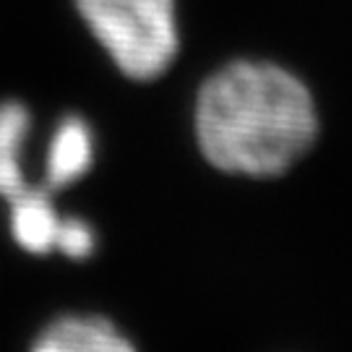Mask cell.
Segmentation results:
<instances>
[{
  "label": "cell",
  "mask_w": 352,
  "mask_h": 352,
  "mask_svg": "<svg viewBox=\"0 0 352 352\" xmlns=\"http://www.w3.org/2000/svg\"><path fill=\"white\" fill-rule=\"evenodd\" d=\"M11 235L19 248L34 256H45V253L55 251V240H58V230L63 217L58 214L55 204H52V193L39 188L21 190L19 196H13L11 201Z\"/></svg>",
  "instance_id": "cell-5"
},
{
  "label": "cell",
  "mask_w": 352,
  "mask_h": 352,
  "mask_svg": "<svg viewBox=\"0 0 352 352\" xmlns=\"http://www.w3.org/2000/svg\"><path fill=\"white\" fill-rule=\"evenodd\" d=\"M76 8L120 74L133 81L160 78L177 58L175 0H76Z\"/></svg>",
  "instance_id": "cell-2"
},
{
  "label": "cell",
  "mask_w": 352,
  "mask_h": 352,
  "mask_svg": "<svg viewBox=\"0 0 352 352\" xmlns=\"http://www.w3.org/2000/svg\"><path fill=\"white\" fill-rule=\"evenodd\" d=\"M199 149L222 173L269 177L314 146L318 113L295 74L266 60H235L212 74L196 97Z\"/></svg>",
  "instance_id": "cell-1"
},
{
  "label": "cell",
  "mask_w": 352,
  "mask_h": 352,
  "mask_svg": "<svg viewBox=\"0 0 352 352\" xmlns=\"http://www.w3.org/2000/svg\"><path fill=\"white\" fill-rule=\"evenodd\" d=\"M32 128V115L21 102H0V199L11 201L29 188L21 167V149Z\"/></svg>",
  "instance_id": "cell-6"
},
{
  "label": "cell",
  "mask_w": 352,
  "mask_h": 352,
  "mask_svg": "<svg viewBox=\"0 0 352 352\" xmlns=\"http://www.w3.org/2000/svg\"><path fill=\"white\" fill-rule=\"evenodd\" d=\"M29 352H139L110 318L97 314L58 316L37 334Z\"/></svg>",
  "instance_id": "cell-3"
},
{
  "label": "cell",
  "mask_w": 352,
  "mask_h": 352,
  "mask_svg": "<svg viewBox=\"0 0 352 352\" xmlns=\"http://www.w3.org/2000/svg\"><path fill=\"white\" fill-rule=\"evenodd\" d=\"M97 248V232L89 225L87 219L78 217H63L60 230H58V240H55V251L63 253L71 261H84Z\"/></svg>",
  "instance_id": "cell-7"
},
{
  "label": "cell",
  "mask_w": 352,
  "mask_h": 352,
  "mask_svg": "<svg viewBox=\"0 0 352 352\" xmlns=\"http://www.w3.org/2000/svg\"><path fill=\"white\" fill-rule=\"evenodd\" d=\"M94 162V133L84 118L65 115L52 131L45 160V190H60L87 175Z\"/></svg>",
  "instance_id": "cell-4"
}]
</instances>
